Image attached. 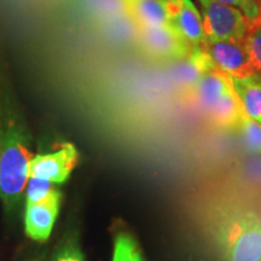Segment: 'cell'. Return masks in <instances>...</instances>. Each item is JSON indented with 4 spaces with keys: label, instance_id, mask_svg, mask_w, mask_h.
<instances>
[{
    "label": "cell",
    "instance_id": "cell-1",
    "mask_svg": "<svg viewBox=\"0 0 261 261\" xmlns=\"http://www.w3.org/2000/svg\"><path fill=\"white\" fill-rule=\"evenodd\" d=\"M32 159L27 128L17 114L6 104L0 151V198L8 211L21 201L29 179Z\"/></svg>",
    "mask_w": 261,
    "mask_h": 261
},
{
    "label": "cell",
    "instance_id": "cell-2",
    "mask_svg": "<svg viewBox=\"0 0 261 261\" xmlns=\"http://www.w3.org/2000/svg\"><path fill=\"white\" fill-rule=\"evenodd\" d=\"M213 232L227 261H261V219L255 212L226 207L214 217Z\"/></svg>",
    "mask_w": 261,
    "mask_h": 261
},
{
    "label": "cell",
    "instance_id": "cell-3",
    "mask_svg": "<svg viewBox=\"0 0 261 261\" xmlns=\"http://www.w3.org/2000/svg\"><path fill=\"white\" fill-rule=\"evenodd\" d=\"M137 42L146 56L169 63L188 56L196 47L172 24L138 25Z\"/></svg>",
    "mask_w": 261,
    "mask_h": 261
},
{
    "label": "cell",
    "instance_id": "cell-4",
    "mask_svg": "<svg viewBox=\"0 0 261 261\" xmlns=\"http://www.w3.org/2000/svg\"><path fill=\"white\" fill-rule=\"evenodd\" d=\"M205 40L243 42L250 19L234 6L212 0L203 11Z\"/></svg>",
    "mask_w": 261,
    "mask_h": 261
},
{
    "label": "cell",
    "instance_id": "cell-5",
    "mask_svg": "<svg viewBox=\"0 0 261 261\" xmlns=\"http://www.w3.org/2000/svg\"><path fill=\"white\" fill-rule=\"evenodd\" d=\"M202 47L207 51L215 67L232 77H248L256 74L243 42L205 40Z\"/></svg>",
    "mask_w": 261,
    "mask_h": 261
},
{
    "label": "cell",
    "instance_id": "cell-6",
    "mask_svg": "<svg viewBox=\"0 0 261 261\" xmlns=\"http://www.w3.org/2000/svg\"><path fill=\"white\" fill-rule=\"evenodd\" d=\"M77 163V151L73 144H64L50 154L33 156L29 165V177H37L62 184L67 181Z\"/></svg>",
    "mask_w": 261,
    "mask_h": 261
},
{
    "label": "cell",
    "instance_id": "cell-7",
    "mask_svg": "<svg viewBox=\"0 0 261 261\" xmlns=\"http://www.w3.org/2000/svg\"><path fill=\"white\" fill-rule=\"evenodd\" d=\"M231 91H233V87L230 75L214 69L182 92L189 102L205 116Z\"/></svg>",
    "mask_w": 261,
    "mask_h": 261
},
{
    "label": "cell",
    "instance_id": "cell-8",
    "mask_svg": "<svg viewBox=\"0 0 261 261\" xmlns=\"http://www.w3.org/2000/svg\"><path fill=\"white\" fill-rule=\"evenodd\" d=\"M60 201L61 194L57 190L47 200L27 204L24 226L29 237L39 242H44L50 237L60 210Z\"/></svg>",
    "mask_w": 261,
    "mask_h": 261
},
{
    "label": "cell",
    "instance_id": "cell-9",
    "mask_svg": "<svg viewBox=\"0 0 261 261\" xmlns=\"http://www.w3.org/2000/svg\"><path fill=\"white\" fill-rule=\"evenodd\" d=\"M171 64V77L181 87L182 91L191 87L204 74L218 69L213 60L202 46L194 47L188 56L172 62Z\"/></svg>",
    "mask_w": 261,
    "mask_h": 261
},
{
    "label": "cell",
    "instance_id": "cell-10",
    "mask_svg": "<svg viewBox=\"0 0 261 261\" xmlns=\"http://www.w3.org/2000/svg\"><path fill=\"white\" fill-rule=\"evenodd\" d=\"M171 24L192 46L205 42L203 21L191 0H171Z\"/></svg>",
    "mask_w": 261,
    "mask_h": 261
},
{
    "label": "cell",
    "instance_id": "cell-11",
    "mask_svg": "<svg viewBox=\"0 0 261 261\" xmlns=\"http://www.w3.org/2000/svg\"><path fill=\"white\" fill-rule=\"evenodd\" d=\"M125 4L138 25L171 24V0H125Z\"/></svg>",
    "mask_w": 261,
    "mask_h": 261
},
{
    "label": "cell",
    "instance_id": "cell-12",
    "mask_svg": "<svg viewBox=\"0 0 261 261\" xmlns=\"http://www.w3.org/2000/svg\"><path fill=\"white\" fill-rule=\"evenodd\" d=\"M232 87L236 92L244 114L254 121L261 123V76L254 74L248 77H232Z\"/></svg>",
    "mask_w": 261,
    "mask_h": 261
},
{
    "label": "cell",
    "instance_id": "cell-13",
    "mask_svg": "<svg viewBox=\"0 0 261 261\" xmlns=\"http://www.w3.org/2000/svg\"><path fill=\"white\" fill-rule=\"evenodd\" d=\"M243 44L254 70L261 76V23L255 19H250Z\"/></svg>",
    "mask_w": 261,
    "mask_h": 261
},
{
    "label": "cell",
    "instance_id": "cell-14",
    "mask_svg": "<svg viewBox=\"0 0 261 261\" xmlns=\"http://www.w3.org/2000/svg\"><path fill=\"white\" fill-rule=\"evenodd\" d=\"M237 129H240L244 146L254 154L261 155V123L244 115Z\"/></svg>",
    "mask_w": 261,
    "mask_h": 261
},
{
    "label": "cell",
    "instance_id": "cell-15",
    "mask_svg": "<svg viewBox=\"0 0 261 261\" xmlns=\"http://www.w3.org/2000/svg\"><path fill=\"white\" fill-rule=\"evenodd\" d=\"M113 261H143L138 246L127 233H120L116 237Z\"/></svg>",
    "mask_w": 261,
    "mask_h": 261
},
{
    "label": "cell",
    "instance_id": "cell-16",
    "mask_svg": "<svg viewBox=\"0 0 261 261\" xmlns=\"http://www.w3.org/2000/svg\"><path fill=\"white\" fill-rule=\"evenodd\" d=\"M27 204L39 203L47 200L57 189L54 187V182L37 177H29L27 182Z\"/></svg>",
    "mask_w": 261,
    "mask_h": 261
},
{
    "label": "cell",
    "instance_id": "cell-17",
    "mask_svg": "<svg viewBox=\"0 0 261 261\" xmlns=\"http://www.w3.org/2000/svg\"><path fill=\"white\" fill-rule=\"evenodd\" d=\"M51 261H86L76 241L68 240L58 247Z\"/></svg>",
    "mask_w": 261,
    "mask_h": 261
},
{
    "label": "cell",
    "instance_id": "cell-18",
    "mask_svg": "<svg viewBox=\"0 0 261 261\" xmlns=\"http://www.w3.org/2000/svg\"><path fill=\"white\" fill-rule=\"evenodd\" d=\"M217 2L240 9L249 19H255L257 17V5L255 0H217Z\"/></svg>",
    "mask_w": 261,
    "mask_h": 261
},
{
    "label": "cell",
    "instance_id": "cell-19",
    "mask_svg": "<svg viewBox=\"0 0 261 261\" xmlns=\"http://www.w3.org/2000/svg\"><path fill=\"white\" fill-rule=\"evenodd\" d=\"M3 130H4V106L0 104V151H2Z\"/></svg>",
    "mask_w": 261,
    "mask_h": 261
},
{
    "label": "cell",
    "instance_id": "cell-20",
    "mask_svg": "<svg viewBox=\"0 0 261 261\" xmlns=\"http://www.w3.org/2000/svg\"><path fill=\"white\" fill-rule=\"evenodd\" d=\"M256 5H257V17L255 18V21L261 23V0H255Z\"/></svg>",
    "mask_w": 261,
    "mask_h": 261
},
{
    "label": "cell",
    "instance_id": "cell-21",
    "mask_svg": "<svg viewBox=\"0 0 261 261\" xmlns=\"http://www.w3.org/2000/svg\"><path fill=\"white\" fill-rule=\"evenodd\" d=\"M198 2H200V3H201V5L203 6V8H204V6H207L208 4H210V3L212 2V0H198Z\"/></svg>",
    "mask_w": 261,
    "mask_h": 261
},
{
    "label": "cell",
    "instance_id": "cell-22",
    "mask_svg": "<svg viewBox=\"0 0 261 261\" xmlns=\"http://www.w3.org/2000/svg\"><path fill=\"white\" fill-rule=\"evenodd\" d=\"M33 261H42V260H33Z\"/></svg>",
    "mask_w": 261,
    "mask_h": 261
}]
</instances>
